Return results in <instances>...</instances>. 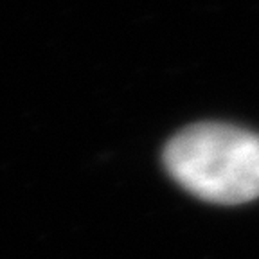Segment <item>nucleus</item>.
I'll return each instance as SVG.
<instances>
[{
  "instance_id": "1",
  "label": "nucleus",
  "mask_w": 259,
  "mask_h": 259,
  "mask_svg": "<svg viewBox=\"0 0 259 259\" xmlns=\"http://www.w3.org/2000/svg\"><path fill=\"white\" fill-rule=\"evenodd\" d=\"M164 166L177 184L212 203L259 198V135L223 122L178 132L164 148Z\"/></svg>"
}]
</instances>
